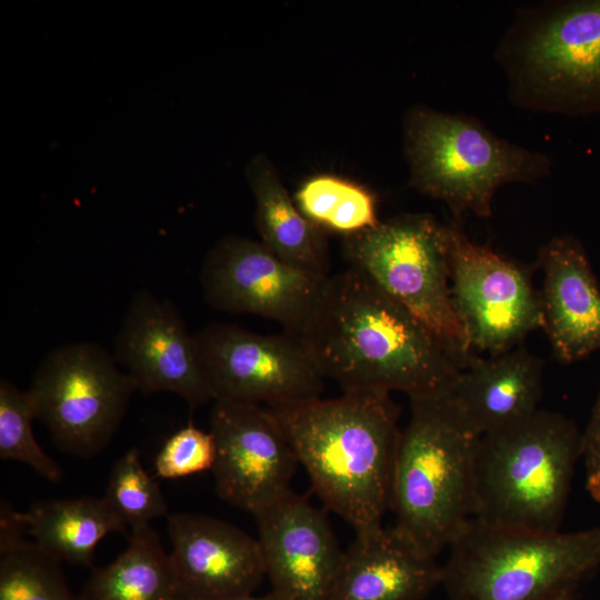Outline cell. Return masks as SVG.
Instances as JSON below:
<instances>
[{
  "label": "cell",
  "instance_id": "obj_1",
  "mask_svg": "<svg viewBox=\"0 0 600 600\" xmlns=\"http://www.w3.org/2000/svg\"><path fill=\"white\" fill-rule=\"evenodd\" d=\"M299 337L343 392L441 397L453 392L462 370L431 330L350 267L329 276Z\"/></svg>",
  "mask_w": 600,
  "mask_h": 600
},
{
  "label": "cell",
  "instance_id": "obj_2",
  "mask_svg": "<svg viewBox=\"0 0 600 600\" xmlns=\"http://www.w3.org/2000/svg\"><path fill=\"white\" fill-rule=\"evenodd\" d=\"M268 408L326 508L356 532L382 526L401 433L390 393L344 391Z\"/></svg>",
  "mask_w": 600,
  "mask_h": 600
},
{
  "label": "cell",
  "instance_id": "obj_3",
  "mask_svg": "<svg viewBox=\"0 0 600 600\" xmlns=\"http://www.w3.org/2000/svg\"><path fill=\"white\" fill-rule=\"evenodd\" d=\"M391 479L393 527L436 558L461 533L473 512V458L480 436L451 394L411 399Z\"/></svg>",
  "mask_w": 600,
  "mask_h": 600
},
{
  "label": "cell",
  "instance_id": "obj_4",
  "mask_svg": "<svg viewBox=\"0 0 600 600\" xmlns=\"http://www.w3.org/2000/svg\"><path fill=\"white\" fill-rule=\"evenodd\" d=\"M581 449L574 423L542 409L480 436L472 518L510 530L558 531Z\"/></svg>",
  "mask_w": 600,
  "mask_h": 600
},
{
  "label": "cell",
  "instance_id": "obj_5",
  "mask_svg": "<svg viewBox=\"0 0 600 600\" xmlns=\"http://www.w3.org/2000/svg\"><path fill=\"white\" fill-rule=\"evenodd\" d=\"M496 58L514 104L549 113L600 112V0L520 9Z\"/></svg>",
  "mask_w": 600,
  "mask_h": 600
},
{
  "label": "cell",
  "instance_id": "obj_6",
  "mask_svg": "<svg viewBox=\"0 0 600 600\" xmlns=\"http://www.w3.org/2000/svg\"><path fill=\"white\" fill-rule=\"evenodd\" d=\"M448 549L441 584L450 600H551L600 564V527L530 532L471 518Z\"/></svg>",
  "mask_w": 600,
  "mask_h": 600
},
{
  "label": "cell",
  "instance_id": "obj_7",
  "mask_svg": "<svg viewBox=\"0 0 600 600\" xmlns=\"http://www.w3.org/2000/svg\"><path fill=\"white\" fill-rule=\"evenodd\" d=\"M410 184L461 216L491 214L497 189L533 183L550 173V159L504 140L464 114L411 108L404 120Z\"/></svg>",
  "mask_w": 600,
  "mask_h": 600
},
{
  "label": "cell",
  "instance_id": "obj_8",
  "mask_svg": "<svg viewBox=\"0 0 600 600\" xmlns=\"http://www.w3.org/2000/svg\"><path fill=\"white\" fill-rule=\"evenodd\" d=\"M451 227L426 213L402 214L344 237L350 268L420 320L461 369L476 357L451 294Z\"/></svg>",
  "mask_w": 600,
  "mask_h": 600
},
{
  "label": "cell",
  "instance_id": "obj_9",
  "mask_svg": "<svg viewBox=\"0 0 600 600\" xmlns=\"http://www.w3.org/2000/svg\"><path fill=\"white\" fill-rule=\"evenodd\" d=\"M27 390L56 447L90 458L111 441L137 387L106 348L71 342L42 358Z\"/></svg>",
  "mask_w": 600,
  "mask_h": 600
},
{
  "label": "cell",
  "instance_id": "obj_10",
  "mask_svg": "<svg viewBox=\"0 0 600 600\" xmlns=\"http://www.w3.org/2000/svg\"><path fill=\"white\" fill-rule=\"evenodd\" d=\"M194 338L213 401L274 408L320 398L324 377L298 334L210 323Z\"/></svg>",
  "mask_w": 600,
  "mask_h": 600
},
{
  "label": "cell",
  "instance_id": "obj_11",
  "mask_svg": "<svg viewBox=\"0 0 600 600\" xmlns=\"http://www.w3.org/2000/svg\"><path fill=\"white\" fill-rule=\"evenodd\" d=\"M450 227L452 302L470 348L490 356L516 348L543 328L540 294L521 267Z\"/></svg>",
  "mask_w": 600,
  "mask_h": 600
},
{
  "label": "cell",
  "instance_id": "obj_12",
  "mask_svg": "<svg viewBox=\"0 0 600 600\" xmlns=\"http://www.w3.org/2000/svg\"><path fill=\"white\" fill-rule=\"evenodd\" d=\"M328 277L297 268L261 241L222 238L207 254L200 284L206 301L229 313H248L300 334L313 314Z\"/></svg>",
  "mask_w": 600,
  "mask_h": 600
},
{
  "label": "cell",
  "instance_id": "obj_13",
  "mask_svg": "<svg viewBox=\"0 0 600 600\" xmlns=\"http://www.w3.org/2000/svg\"><path fill=\"white\" fill-rule=\"evenodd\" d=\"M210 432L216 443L211 471L224 502L253 514L291 490L299 462L268 407L214 400Z\"/></svg>",
  "mask_w": 600,
  "mask_h": 600
},
{
  "label": "cell",
  "instance_id": "obj_14",
  "mask_svg": "<svg viewBox=\"0 0 600 600\" xmlns=\"http://www.w3.org/2000/svg\"><path fill=\"white\" fill-rule=\"evenodd\" d=\"M113 357L144 394L171 392L190 409L213 401L191 334L174 303L138 289L117 332Z\"/></svg>",
  "mask_w": 600,
  "mask_h": 600
},
{
  "label": "cell",
  "instance_id": "obj_15",
  "mask_svg": "<svg viewBox=\"0 0 600 600\" xmlns=\"http://www.w3.org/2000/svg\"><path fill=\"white\" fill-rule=\"evenodd\" d=\"M252 516L271 591L280 600H330L343 550L327 514L290 490Z\"/></svg>",
  "mask_w": 600,
  "mask_h": 600
},
{
  "label": "cell",
  "instance_id": "obj_16",
  "mask_svg": "<svg viewBox=\"0 0 600 600\" xmlns=\"http://www.w3.org/2000/svg\"><path fill=\"white\" fill-rule=\"evenodd\" d=\"M176 600H231L253 594L266 577L258 540L204 514L168 516Z\"/></svg>",
  "mask_w": 600,
  "mask_h": 600
},
{
  "label": "cell",
  "instance_id": "obj_17",
  "mask_svg": "<svg viewBox=\"0 0 600 600\" xmlns=\"http://www.w3.org/2000/svg\"><path fill=\"white\" fill-rule=\"evenodd\" d=\"M543 329L554 357L578 361L600 349V288L579 241L556 237L541 247Z\"/></svg>",
  "mask_w": 600,
  "mask_h": 600
},
{
  "label": "cell",
  "instance_id": "obj_18",
  "mask_svg": "<svg viewBox=\"0 0 600 600\" xmlns=\"http://www.w3.org/2000/svg\"><path fill=\"white\" fill-rule=\"evenodd\" d=\"M442 567L393 526L356 532L330 600H422L441 584Z\"/></svg>",
  "mask_w": 600,
  "mask_h": 600
},
{
  "label": "cell",
  "instance_id": "obj_19",
  "mask_svg": "<svg viewBox=\"0 0 600 600\" xmlns=\"http://www.w3.org/2000/svg\"><path fill=\"white\" fill-rule=\"evenodd\" d=\"M543 363L524 347L489 358L474 357L461 370L452 400L467 423L482 436L537 411Z\"/></svg>",
  "mask_w": 600,
  "mask_h": 600
},
{
  "label": "cell",
  "instance_id": "obj_20",
  "mask_svg": "<svg viewBox=\"0 0 600 600\" xmlns=\"http://www.w3.org/2000/svg\"><path fill=\"white\" fill-rule=\"evenodd\" d=\"M247 178L256 202V224L261 242L297 268L330 276L324 231L298 209L264 154L250 161Z\"/></svg>",
  "mask_w": 600,
  "mask_h": 600
},
{
  "label": "cell",
  "instance_id": "obj_21",
  "mask_svg": "<svg viewBox=\"0 0 600 600\" xmlns=\"http://www.w3.org/2000/svg\"><path fill=\"white\" fill-rule=\"evenodd\" d=\"M27 534L44 551L73 566L91 567L98 543L128 527L103 497L37 501L19 512Z\"/></svg>",
  "mask_w": 600,
  "mask_h": 600
},
{
  "label": "cell",
  "instance_id": "obj_22",
  "mask_svg": "<svg viewBox=\"0 0 600 600\" xmlns=\"http://www.w3.org/2000/svg\"><path fill=\"white\" fill-rule=\"evenodd\" d=\"M82 600H176L169 554L150 524L131 529L127 548L109 564L96 568Z\"/></svg>",
  "mask_w": 600,
  "mask_h": 600
},
{
  "label": "cell",
  "instance_id": "obj_23",
  "mask_svg": "<svg viewBox=\"0 0 600 600\" xmlns=\"http://www.w3.org/2000/svg\"><path fill=\"white\" fill-rule=\"evenodd\" d=\"M27 531L12 504L0 501V600H82L68 586L61 561Z\"/></svg>",
  "mask_w": 600,
  "mask_h": 600
},
{
  "label": "cell",
  "instance_id": "obj_24",
  "mask_svg": "<svg viewBox=\"0 0 600 600\" xmlns=\"http://www.w3.org/2000/svg\"><path fill=\"white\" fill-rule=\"evenodd\" d=\"M294 203L317 227L344 237L380 222L372 192L333 174H318L306 180L294 194Z\"/></svg>",
  "mask_w": 600,
  "mask_h": 600
},
{
  "label": "cell",
  "instance_id": "obj_25",
  "mask_svg": "<svg viewBox=\"0 0 600 600\" xmlns=\"http://www.w3.org/2000/svg\"><path fill=\"white\" fill-rule=\"evenodd\" d=\"M36 410L28 390H21L6 378L0 380V459L29 466L46 480L62 478L59 464L34 438Z\"/></svg>",
  "mask_w": 600,
  "mask_h": 600
},
{
  "label": "cell",
  "instance_id": "obj_26",
  "mask_svg": "<svg viewBox=\"0 0 600 600\" xmlns=\"http://www.w3.org/2000/svg\"><path fill=\"white\" fill-rule=\"evenodd\" d=\"M103 498L130 530L169 516L166 498L144 470L137 448L129 449L113 463Z\"/></svg>",
  "mask_w": 600,
  "mask_h": 600
},
{
  "label": "cell",
  "instance_id": "obj_27",
  "mask_svg": "<svg viewBox=\"0 0 600 600\" xmlns=\"http://www.w3.org/2000/svg\"><path fill=\"white\" fill-rule=\"evenodd\" d=\"M214 460L212 433L189 423L164 441L154 458V470L162 479H179L212 470Z\"/></svg>",
  "mask_w": 600,
  "mask_h": 600
},
{
  "label": "cell",
  "instance_id": "obj_28",
  "mask_svg": "<svg viewBox=\"0 0 600 600\" xmlns=\"http://www.w3.org/2000/svg\"><path fill=\"white\" fill-rule=\"evenodd\" d=\"M581 457L584 461L586 488L592 499L600 503V393L582 433Z\"/></svg>",
  "mask_w": 600,
  "mask_h": 600
},
{
  "label": "cell",
  "instance_id": "obj_29",
  "mask_svg": "<svg viewBox=\"0 0 600 600\" xmlns=\"http://www.w3.org/2000/svg\"><path fill=\"white\" fill-rule=\"evenodd\" d=\"M231 600H280V599L272 591H270L263 596L250 594V596L231 599Z\"/></svg>",
  "mask_w": 600,
  "mask_h": 600
},
{
  "label": "cell",
  "instance_id": "obj_30",
  "mask_svg": "<svg viewBox=\"0 0 600 600\" xmlns=\"http://www.w3.org/2000/svg\"><path fill=\"white\" fill-rule=\"evenodd\" d=\"M571 593L572 592H563L551 600H571Z\"/></svg>",
  "mask_w": 600,
  "mask_h": 600
}]
</instances>
